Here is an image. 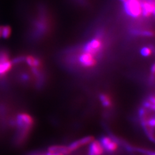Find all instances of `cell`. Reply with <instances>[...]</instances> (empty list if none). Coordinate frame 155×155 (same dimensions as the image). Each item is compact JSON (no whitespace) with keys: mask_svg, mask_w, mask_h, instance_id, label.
I'll return each instance as SVG.
<instances>
[{"mask_svg":"<svg viewBox=\"0 0 155 155\" xmlns=\"http://www.w3.org/2000/svg\"><path fill=\"white\" fill-rule=\"evenodd\" d=\"M124 9L128 16L137 18L141 15V2L140 0H125Z\"/></svg>","mask_w":155,"mask_h":155,"instance_id":"6da1fadb","label":"cell"},{"mask_svg":"<svg viewBox=\"0 0 155 155\" xmlns=\"http://www.w3.org/2000/svg\"><path fill=\"white\" fill-rule=\"evenodd\" d=\"M15 118V127L16 129H25L31 130L34 125L32 117L25 113H21Z\"/></svg>","mask_w":155,"mask_h":155,"instance_id":"7a4b0ae2","label":"cell"},{"mask_svg":"<svg viewBox=\"0 0 155 155\" xmlns=\"http://www.w3.org/2000/svg\"><path fill=\"white\" fill-rule=\"evenodd\" d=\"M102 45L100 40L94 39L86 43L83 47V52H87L94 55L102 49ZM95 56V55H94Z\"/></svg>","mask_w":155,"mask_h":155,"instance_id":"3957f363","label":"cell"},{"mask_svg":"<svg viewBox=\"0 0 155 155\" xmlns=\"http://www.w3.org/2000/svg\"><path fill=\"white\" fill-rule=\"evenodd\" d=\"M94 140V137L93 136H89L84 137L82 139H79L77 141L73 142L71 144H70L67 147L68 154L72 152L78 150L79 148H80L81 147H83L84 145L90 144Z\"/></svg>","mask_w":155,"mask_h":155,"instance_id":"277c9868","label":"cell"},{"mask_svg":"<svg viewBox=\"0 0 155 155\" xmlns=\"http://www.w3.org/2000/svg\"><path fill=\"white\" fill-rule=\"evenodd\" d=\"M100 143L104 150L108 152H114L118 148V144L116 141L108 136H104L101 138Z\"/></svg>","mask_w":155,"mask_h":155,"instance_id":"5b68a950","label":"cell"},{"mask_svg":"<svg viewBox=\"0 0 155 155\" xmlns=\"http://www.w3.org/2000/svg\"><path fill=\"white\" fill-rule=\"evenodd\" d=\"M79 61L84 67H92L96 63L94 55L87 52H83V54L79 56Z\"/></svg>","mask_w":155,"mask_h":155,"instance_id":"8992f818","label":"cell"},{"mask_svg":"<svg viewBox=\"0 0 155 155\" xmlns=\"http://www.w3.org/2000/svg\"><path fill=\"white\" fill-rule=\"evenodd\" d=\"M89 147V155H102L104 152L103 147L98 141H93Z\"/></svg>","mask_w":155,"mask_h":155,"instance_id":"52a82bcc","label":"cell"},{"mask_svg":"<svg viewBox=\"0 0 155 155\" xmlns=\"http://www.w3.org/2000/svg\"><path fill=\"white\" fill-rule=\"evenodd\" d=\"M155 13V7L153 2H141V15L145 17L149 16L151 14Z\"/></svg>","mask_w":155,"mask_h":155,"instance_id":"ba28073f","label":"cell"},{"mask_svg":"<svg viewBox=\"0 0 155 155\" xmlns=\"http://www.w3.org/2000/svg\"><path fill=\"white\" fill-rule=\"evenodd\" d=\"M25 61L31 68H40L41 66V62L39 59L32 56L25 57Z\"/></svg>","mask_w":155,"mask_h":155,"instance_id":"9c48e42d","label":"cell"},{"mask_svg":"<svg viewBox=\"0 0 155 155\" xmlns=\"http://www.w3.org/2000/svg\"><path fill=\"white\" fill-rule=\"evenodd\" d=\"M100 99L102 105L105 107L106 108L110 107L113 105L112 100L111 99L110 96L107 94H104V93L100 94Z\"/></svg>","mask_w":155,"mask_h":155,"instance_id":"30bf717a","label":"cell"},{"mask_svg":"<svg viewBox=\"0 0 155 155\" xmlns=\"http://www.w3.org/2000/svg\"><path fill=\"white\" fill-rule=\"evenodd\" d=\"M12 33V28L9 25L2 26L1 31V37L3 39H8Z\"/></svg>","mask_w":155,"mask_h":155,"instance_id":"8fae6325","label":"cell"},{"mask_svg":"<svg viewBox=\"0 0 155 155\" xmlns=\"http://www.w3.org/2000/svg\"><path fill=\"white\" fill-rule=\"evenodd\" d=\"M9 54L8 51L5 50H0V63H4L9 60Z\"/></svg>","mask_w":155,"mask_h":155,"instance_id":"7c38bea8","label":"cell"},{"mask_svg":"<svg viewBox=\"0 0 155 155\" xmlns=\"http://www.w3.org/2000/svg\"><path fill=\"white\" fill-rule=\"evenodd\" d=\"M30 76L26 72H22L20 74L18 75V80L19 81L22 83H28L30 81Z\"/></svg>","mask_w":155,"mask_h":155,"instance_id":"4fadbf2b","label":"cell"},{"mask_svg":"<svg viewBox=\"0 0 155 155\" xmlns=\"http://www.w3.org/2000/svg\"><path fill=\"white\" fill-rule=\"evenodd\" d=\"M25 61V57L24 56H19L13 59H12L11 62L12 64L13 65H17L18 64L21 63L22 62Z\"/></svg>","mask_w":155,"mask_h":155,"instance_id":"5bb4252c","label":"cell"},{"mask_svg":"<svg viewBox=\"0 0 155 155\" xmlns=\"http://www.w3.org/2000/svg\"><path fill=\"white\" fill-rule=\"evenodd\" d=\"M140 53H141V55L143 56L144 57H148L151 55L152 50L148 47H145L141 50Z\"/></svg>","mask_w":155,"mask_h":155,"instance_id":"9a60e30c","label":"cell"},{"mask_svg":"<svg viewBox=\"0 0 155 155\" xmlns=\"http://www.w3.org/2000/svg\"><path fill=\"white\" fill-rule=\"evenodd\" d=\"M46 155H65L61 152H48Z\"/></svg>","mask_w":155,"mask_h":155,"instance_id":"2e32d148","label":"cell"},{"mask_svg":"<svg viewBox=\"0 0 155 155\" xmlns=\"http://www.w3.org/2000/svg\"><path fill=\"white\" fill-rule=\"evenodd\" d=\"M29 155H46L44 154V153H39V152H35V153H32L31 154H29Z\"/></svg>","mask_w":155,"mask_h":155,"instance_id":"e0dca14e","label":"cell"},{"mask_svg":"<svg viewBox=\"0 0 155 155\" xmlns=\"http://www.w3.org/2000/svg\"><path fill=\"white\" fill-rule=\"evenodd\" d=\"M146 155H155V153L153 152L152 153H147Z\"/></svg>","mask_w":155,"mask_h":155,"instance_id":"ac0fdd59","label":"cell"}]
</instances>
